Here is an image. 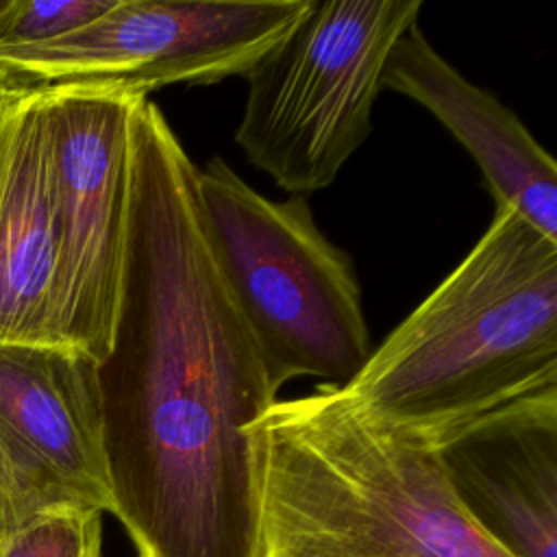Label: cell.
I'll use <instances>...</instances> for the list:
<instances>
[{
    "label": "cell",
    "instance_id": "obj_14",
    "mask_svg": "<svg viewBox=\"0 0 557 557\" xmlns=\"http://www.w3.org/2000/svg\"><path fill=\"white\" fill-rule=\"evenodd\" d=\"M11 85H13V81H9L7 76H2V74H0V104H2L4 94L11 89Z\"/></svg>",
    "mask_w": 557,
    "mask_h": 557
},
{
    "label": "cell",
    "instance_id": "obj_6",
    "mask_svg": "<svg viewBox=\"0 0 557 557\" xmlns=\"http://www.w3.org/2000/svg\"><path fill=\"white\" fill-rule=\"evenodd\" d=\"M311 0H113L57 39L0 48V74L26 87L104 85L137 96L246 76Z\"/></svg>",
    "mask_w": 557,
    "mask_h": 557
},
{
    "label": "cell",
    "instance_id": "obj_10",
    "mask_svg": "<svg viewBox=\"0 0 557 557\" xmlns=\"http://www.w3.org/2000/svg\"><path fill=\"white\" fill-rule=\"evenodd\" d=\"M383 89L424 107L476 161L496 209L507 207L557 242V163L492 91L468 81L418 24L394 44Z\"/></svg>",
    "mask_w": 557,
    "mask_h": 557
},
{
    "label": "cell",
    "instance_id": "obj_12",
    "mask_svg": "<svg viewBox=\"0 0 557 557\" xmlns=\"http://www.w3.org/2000/svg\"><path fill=\"white\" fill-rule=\"evenodd\" d=\"M0 557H102V511L87 505L48 509L9 533Z\"/></svg>",
    "mask_w": 557,
    "mask_h": 557
},
{
    "label": "cell",
    "instance_id": "obj_3",
    "mask_svg": "<svg viewBox=\"0 0 557 557\" xmlns=\"http://www.w3.org/2000/svg\"><path fill=\"white\" fill-rule=\"evenodd\" d=\"M248 444L261 557H511L461 507L433 446L339 387L274 400Z\"/></svg>",
    "mask_w": 557,
    "mask_h": 557
},
{
    "label": "cell",
    "instance_id": "obj_2",
    "mask_svg": "<svg viewBox=\"0 0 557 557\" xmlns=\"http://www.w3.org/2000/svg\"><path fill=\"white\" fill-rule=\"evenodd\" d=\"M339 389L376 424L433 448L557 392V242L496 209L459 265Z\"/></svg>",
    "mask_w": 557,
    "mask_h": 557
},
{
    "label": "cell",
    "instance_id": "obj_15",
    "mask_svg": "<svg viewBox=\"0 0 557 557\" xmlns=\"http://www.w3.org/2000/svg\"><path fill=\"white\" fill-rule=\"evenodd\" d=\"M4 4H7V0H0V11L4 9Z\"/></svg>",
    "mask_w": 557,
    "mask_h": 557
},
{
    "label": "cell",
    "instance_id": "obj_5",
    "mask_svg": "<svg viewBox=\"0 0 557 557\" xmlns=\"http://www.w3.org/2000/svg\"><path fill=\"white\" fill-rule=\"evenodd\" d=\"M420 11L422 0H311L244 76L246 159L289 196L329 187L368 141L387 57Z\"/></svg>",
    "mask_w": 557,
    "mask_h": 557
},
{
    "label": "cell",
    "instance_id": "obj_11",
    "mask_svg": "<svg viewBox=\"0 0 557 557\" xmlns=\"http://www.w3.org/2000/svg\"><path fill=\"white\" fill-rule=\"evenodd\" d=\"M59 233L41 89L0 104V344H59Z\"/></svg>",
    "mask_w": 557,
    "mask_h": 557
},
{
    "label": "cell",
    "instance_id": "obj_13",
    "mask_svg": "<svg viewBox=\"0 0 557 557\" xmlns=\"http://www.w3.org/2000/svg\"><path fill=\"white\" fill-rule=\"evenodd\" d=\"M113 0H7L0 11V48L57 39L109 11Z\"/></svg>",
    "mask_w": 557,
    "mask_h": 557
},
{
    "label": "cell",
    "instance_id": "obj_8",
    "mask_svg": "<svg viewBox=\"0 0 557 557\" xmlns=\"http://www.w3.org/2000/svg\"><path fill=\"white\" fill-rule=\"evenodd\" d=\"M63 505L109 513L98 361L59 344H0V542Z\"/></svg>",
    "mask_w": 557,
    "mask_h": 557
},
{
    "label": "cell",
    "instance_id": "obj_1",
    "mask_svg": "<svg viewBox=\"0 0 557 557\" xmlns=\"http://www.w3.org/2000/svg\"><path fill=\"white\" fill-rule=\"evenodd\" d=\"M196 170L141 98L122 287L98 363L109 513L135 557H261L248 429L276 392L207 246Z\"/></svg>",
    "mask_w": 557,
    "mask_h": 557
},
{
    "label": "cell",
    "instance_id": "obj_7",
    "mask_svg": "<svg viewBox=\"0 0 557 557\" xmlns=\"http://www.w3.org/2000/svg\"><path fill=\"white\" fill-rule=\"evenodd\" d=\"M39 89L59 233V337L100 363L124 270L131 115L146 96L104 85Z\"/></svg>",
    "mask_w": 557,
    "mask_h": 557
},
{
    "label": "cell",
    "instance_id": "obj_9",
    "mask_svg": "<svg viewBox=\"0 0 557 557\" xmlns=\"http://www.w3.org/2000/svg\"><path fill=\"white\" fill-rule=\"evenodd\" d=\"M470 518L511 557H557V392L455 431L435 446Z\"/></svg>",
    "mask_w": 557,
    "mask_h": 557
},
{
    "label": "cell",
    "instance_id": "obj_4",
    "mask_svg": "<svg viewBox=\"0 0 557 557\" xmlns=\"http://www.w3.org/2000/svg\"><path fill=\"white\" fill-rule=\"evenodd\" d=\"M196 202L215 268L257 346L270 387L300 376L348 385L372 352L346 250L305 196L270 200L224 159L196 170Z\"/></svg>",
    "mask_w": 557,
    "mask_h": 557
}]
</instances>
